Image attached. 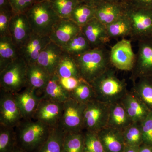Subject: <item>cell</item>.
Here are the masks:
<instances>
[{
    "instance_id": "603a6c76",
    "label": "cell",
    "mask_w": 152,
    "mask_h": 152,
    "mask_svg": "<svg viewBox=\"0 0 152 152\" xmlns=\"http://www.w3.org/2000/svg\"><path fill=\"white\" fill-rule=\"evenodd\" d=\"M132 123L121 101L110 104L107 126L123 132Z\"/></svg>"
},
{
    "instance_id": "f546056e",
    "label": "cell",
    "mask_w": 152,
    "mask_h": 152,
    "mask_svg": "<svg viewBox=\"0 0 152 152\" xmlns=\"http://www.w3.org/2000/svg\"><path fill=\"white\" fill-rule=\"evenodd\" d=\"M96 7L81 2L73 11L70 19L81 28L95 18Z\"/></svg>"
},
{
    "instance_id": "ba28073f",
    "label": "cell",
    "mask_w": 152,
    "mask_h": 152,
    "mask_svg": "<svg viewBox=\"0 0 152 152\" xmlns=\"http://www.w3.org/2000/svg\"><path fill=\"white\" fill-rule=\"evenodd\" d=\"M125 13L132 25V39L138 41L152 37V10L135 8L126 4Z\"/></svg>"
},
{
    "instance_id": "c3c4849f",
    "label": "cell",
    "mask_w": 152,
    "mask_h": 152,
    "mask_svg": "<svg viewBox=\"0 0 152 152\" xmlns=\"http://www.w3.org/2000/svg\"><path fill=\"white\" fill-rule=\"evenodd\" d=\"M127 0H108V1L115 2L125 3Z\"/></svg>"
},
{
    "instance_id": "ab89813d",
    "label": "cell",
    "mask_w": 152,
    "mask_h": 152,
    "mask_svg": "<svg viewBox=\"0 0 152 152\" xmlns=\"http://www.w3.org/2000/svg\"><path fill=\"white\" fill-rule=\"evenodd\" d=\"M14 14L25 13L32 7L35 0H10Z\"/></svg>"
},
{
    "instance_id": "ee69618b",
    "label": "cell",
    "mask_w": 152,
    "mask_h": 152,
    "mask_svg": "<svg viewBox=\"0 0 152 152\" xmlns=\"http://www.w3.org/2000/svg\"><path fill=\"white\" fill-rule=\"evenodd\" d=\"M81 2L85 3L89 5L96 7L101 3L108 1V0H80Z\"/></svg>"
},
{
    "instance_id": "1f68e13d",
    "label": "cell",
    "mask_w": 152,
    "mask_h": 152,
    "mask_svg": "<svg viewBox=\"0 0 152 152\" xmlns=\"http://www.w3.org/2000/svg\"><path fill=\"white\" fill-rule=\"evenodd\" d=\"M134 87V94L145 106L152 108V83L146 77L140 78Z\"/></svg>"
},
{
    "instance_id": "7c38bea8",
    "label": "cell",
    "mask_w": 152,
    "mask_h": 152,
    "mask_svg": "<svg viewBox=\"0 0 152 152\" xmlns=\"http://www.w3.org/2000/svg\"><path fill=\"white\" fill-rule=\"evenodd\" d=\"M63 109V103L41 99L33 118L54 128L58 126Z\"/></svg>"
},
{
    "instance_id": "4fadbf2b",
    "label": "cell",
    "mask_w": 152,
    "mask_h": 152,
    "mask_svg": "<svg viewBox=\"0 0 152 152\" xmlns=\"http://www.w3.org/2000/svg\"><path fill=\"white\" fill-rule=\"evenodd\" d=\"M81 31V28L70 19L60 18L55 24L50 37L51 42L63 48Z\"/></svg>"
},
{
    "instance_id": "d6a6232c",
    "label": "cell",
    "mask_w": 152,
    "mask_h": 152,
    "mask_svg": "<svg viewBox=\"0 0 152 152\" xmlns=\"http://www.w3.org/2000/svg\"><path fill=\"white\" fill-rule=\"evenodd\" d=\"M16 145L15 128L0 125V152H12Z\"/></svg>"
},
{
    "instance_id": "5b68a950",
    "label": "cell",
    "mask_w": 152,
    "mask_h": 152,
    "mask_svg": "<svg viewBox=\"0 0 152 152\" xmlns=\"http://www.w3.org/2000/svg\"><path fill=\"white\" fill-rule=\"evenodd\" d=\"M28 64L20 57L0 72V89L15 94L27 86Z\"/></svg>"
},
{
    "instance_id": "7dc6e473",
    "label": "cell",
    "mask_w": 152,
    "mask_h": 152,
    "mask_svg": "<svg viewBox=\"0 0 152 152\" xmlns=\"http://www.w3.org/2000/svg\"><path fill=\"white\" fill-rule=\"evenodd\" d=\"M12 152H28L26 150L23 149L21 148H20L18 146H16L15 148H14L13 150L12 151Z\"/></svg>"
},
{
    "instance_id": "7402d4cb",
    "label": "cell",
    "mask_w": 152,
    "mask_h": 152,
    "mask_svg": "<svg viewBox=\"0 0 152 152\" xmlns=\"http://www.w3.org/2000/svg\"><path fill=\"white\" fill-rule=\"evenodd\" d=\"M121 102L133 123L142 122L149 113L146 106L134 94H127Z\"/></svg>"
},
{
    "instance_id": "b9f144b4",
    "label": "cell",
    "mask_w": 152,
    "mask_h": 152,
    "mask_svg": "<svg viewBox=\"0 0 152 152\" xmlns=\"http://www.w3.org/2000/svg\"><path fill=\"white\" fill-rule=\"evenodd\" d=\"M81 79L75 77L59 78V80L63 87L68 91L70 92L77 86Z\"/></svg>"
},
{
    "instance_id": "484cf974",
    "label": "cell",
    "mask_w": 152,
    "mask_h": 152,
    "mask_svg": "<svg viewBox=\"0 0 152 152\" xmlns=\"http://www.w3.org/2000/svg\"><path fill=\"white\" fill-rule=\"evenodd\" d=\"M106 27L111 39H122L132 34L130 20L125 13Z\"/></svg>"
},
{
    "instance_id": "74e56055",
    "label": "cell",
    "mask_w": 152,
    "mask_h": 152,
    "mask_svg": "<svg viewBox=\"0 0 152 152\" xmlns=\"http://www.w3.org/2000/svg\"><path fill=\"white\" fill-rule=\"evenodd\" d=\"M140 125L143 141L152 144V112L149 113Z\"/></svg>"
},
{
    "instance_id": "5bb4252c",
    "label": "cell",
    "mask_w": 152,
    "mask_h": 152,
    "mask_svg": "<svg viewBox=\"0 0 152 152\" xmlns=\"http://www.w3.org/2000/svg\"><path fill=\"white\" fill-rule=\"evenodd\" d=\"M51 42L49 36L33 33L28 41L19 49L20 56L28 65L36 64L41 52Z\"/></svg>"
},
{
    "instance_id": "8992f818",
    "label": "cell",
    "mask_w": 152,
    "mask_h": 152,
    "mask_svg": "<svg viewBox=\"0 0 152 152\" xmlns=\"http://www.w3.org/2000/svg\"><path fill=\"white\" fill-rule=\"evenodd\" d=\"M110 106L96 99L87 103L84 113V130L98 133L107 126Z\"/></svg>"
},
{
    "instance_id": "60d3db41",
    "label": "cell",
    "mask_w": 152,
    "mask_h": 152,
    "mask_svg": "<svg viewBox=\"0 0 152 152\" xmlns=\"http://www.w3.org/2000/svg\"><path fill=\"white\" fill-rule=\"evenodd\" d=\"M125 3L135 8L152 10V0H127Z\"/></svg>"
},
{
    "instance_id": "e575fe53",
    "label": "cell",
    "mask_w": 152,
    "mask_h": 152,
    "mask_svg": "<svg viewBox=\"0 0 152 152\" xmlns=\"http://www.w3.org/2000/svg\"><path fill=\"white\" fill-rule=\"evenodd\" d=\"M84 136L83 132L65 133L63 152H83Z\"/></svg>"
},
{
    "instance_id": "6da1fadb",
    "label": "cell",
    "mask_w": 152,
    "mask_h": 152,
    "mask_svg": "<svg viewBox=\"0 0 152 152\" xmlns=\"http://www.w3.org/2000/svg\"><path fill=\"white\" fill-rule=\"evenodd\" d=\"M14 128L17 145L28 152H37L48 139L52 129L33 118L23 119Z\"/></svg>"
},
{
    "instance_id": "d590c367",
    "label": "cell",
    "mask_w": 152,
    "mask_h": 152,
    "mask_svg": "<svg viewBox=\"0 0 152 152\" xmlns=\"http://www.w3.org/2000/svg\"><path fill=\"white\" fill-rule=\"evenodd\" d=\"M126 145L139 146L142 140L141 125L133 123L123 132Z\"/></svg>"
},
{
    "instance_id": "9a60e30c",
    "label": "cell",
    "mask_w": 152,
    "mask_h": 152,
    "mask_svg": "<svg viewBox=\"0 0 152 152\" xmlns=\"http://www.w3.org/2000/svg\"><path fill=\"white\" fill-rule=\"evenodd\" d=\"M9 32L13 42L20 49L33 33L26 14H14L10 22Z\"/></svg>"
},
{
    "instance_id": "bcb514c9",
    "label": "cell",
    "mask_w": 152,
    "mask_h": 152,
    "mask_svg": "<svg viewBox=\"0 0 152 152\" xmlns=\"http://www.w3.org/2000/svg\"><path fill=\"white\" fill-rule=\"evenodd\" d=\"M139 152H152V150L150 147L143 146L140 148Z\"/></svg>"
},
{
    "instance_id": "f35d334b",
    "label": "cell",
    "mask_w": 152,
    "mask_h": 152,
    "mask_svg": "<svg viewBox=\"0 0 152 152\" xmlns=\"http://www.w3.org/2000/svg\"><path fill=\"white\" fill-rule=\"evenodd\" d=\"M14 15L12 11L0 12V37L10 36L9 26Z\"/></svg>"
},
{
    "instance_id": "cb8c5ba5",
    "label": "cell",
    "mask_w": 152,
    "mask_h": 152,
    "mask_svg": "<svg viewBox=\"0 0 152 152\" xmlns=\"http://www.w3.org/2000/svg\"><path fill=\"white\" fill-rule=\"evenodd\" d=\"M70 98V92L61 84L58 76L56 74L52 75L41 99L64 103Z\"/></svg>"
},
{
    "instance_id": "d4e9b609",
    "label": "cell",
    "mask_w": 152,
    "mask_h": 152,
    "mask_svg": "<svg viewBox=\"0 0 152 152\" xmlns=\"http://www.w3.org/2000/svg\"><path fill=\"white\" fill-rule=\"evenodd\" d=\"M20 57L19 49L10 36L0 37V72Z\"/></svg>"
},
{
    "instance_id": "836d02e7",
    "label": "cell",
    "mask_w": 152,
    "mask_h": 152,
    "mask_svg": "<svg viewBox=\"0 0 152 152\" xmlns=\"http://www.w3.org/2000/svg\"><path fill=\"white\" fill-rule=\"evenodd\" d=\"M54 10L60 18H70L73 11L81 2L80 0H49Z\"/></svg>"
},
{
    "instance_id": "7a4b0ae2",
    "label": "cell",
    "mask_w": 152,
    "mask_h": 152,
    "mask_svg": "<svg viewBox=\"0 0 152 152\" xmlns=\"http://www.w3.org/2000/svg\"><path fill=\"white\" fill-rule=\"evenodd\" d=\"M74 58L81 77L90 84L113 66L110 61V51L105 47L91 49Z\"/></svg>"
},
{
    "instance_id": "277c9868",
    "label": "cell",
    "mask_w": 152,
    "mask_h": 152,
    "mask_svg": "<svg viewBox=\"0 0 152 152\" xmlns=\"http://www.w3.org/2000/svg\"><path fill=\"white\" fill-rule=\"evenodd\" d=\"M25 14L33 33L40 35L50 36L54 26L60 19L49 0L35 1Z\"/></svg>"
},
{
    "instance_id": "44dd1931",
    "label": "cell",
    "mask_w": 152,
    "mask_h": 152,
    "mask_svg": "<svg viewBox=\"0 0 152 152\" xmlns=\"http://www.w3.org/2000/svg\"><path fill=\"white\" fill-rule=\"evenodd\" d=\"M97 133L105 152H123L126 144L122 131L107 126Z\"/></svg>"
},
{
    "instance_id": "3957f363",
    "label": "cell",
    "mask_w": 152,
    "mask_h": 152,
    "mask_svg": "<svg viewBox=\"0 0 152 152\" xmlns=\"http://www.w3.org/2000/svg\"><path fill=\"white\" fill-rule=\"evenodd\" d=\"M90 84L94 88L96 99L109 104L120 102L127 94L124 81L117 77L111 67Z\"/></svg>"
},
{
    "instance_id": "30bf717a",
    "label": "cell",
    "mask_w": 152,
    "mask_h": 152,
    "mask_svg": "<svg viewBox=\"0 0 152 152\" xmlns=\"http://www.w3.org/2000/svg\"><path fill=\"white\" fill-rule=\"evenodd\" d=\"M138 50L132 70L133 78L146 77L152 74V36L138 41Z\"/></svg>"
},
{
    "instance_id": "83f0119b",
    "label": "cell",
    "mask_w": 152,
    "mask_h": 152,
    "mask_svg": "<svg viewBox=\"0 0 152 152\" xmlns=\"http://www.w3.org/2000/svg\"><path fill=\"white\" fill-rule=\"evenodd\" d=\"M56 74L59 78H81L75 58L65 52L57 67Z\"/></svg>"
},
{
    "instance_id": "e0dca14e",
    "label": "cell",
    "mask_w": 152,
    "mask_h": 152,
    "mask_svg": "<svg viewBox=\"0 0 152 152\" xmlns=\"http://www.w3.org/2000/svg\"><path fill=\"white\" fill-rule=\"evenodd\" d=\"M13 94L23 118H32L41 98L38 96L34 90L28 87Z\"/></svg>"
},
{
    "instance_id": "7bdbcfd3",
    "label": "cell",
    "mask_w": 152,
    "mask_h": 152,
    "mask_svg": "<svg viewBox=\"0 0 152 152\" xmlns=\"http://www.w3.org/2000/svg\"><path fill=\"white\" fill-rule=\"evenodd\" d=\"M12 11L10 0H0V12Z\"/></svg>"
},
{
    "instance_id": "2e32d148",
    "label": "cell",
    "mask_w": 152,
    "mask_h": 152,
    "mask_svg": "<svg viewBox=\"0 0 152 152\" xmlns=\"http://www.w3.org/2000/svg\"><path fill=\"white\" fill-rule=\"evenodd\" d=\"M81 28L91 49L105 47L110 41L105 26L95 18Z\"/></svg>"
},
{
    "instance_id": "52a82bcc",
    "label": "cell",
    "mask_w": 152,
    "mask_h": 152,
    "mask_svg": "<svg viewBox=\"0 0 152 152\" xmlns=\"http://www.w3.org/2000/svg\"><path fill=\"white\" fill-rule=\"evenodd\" d=\"M86 104L70 98L64 103L58 126L65 133H79L84 130V113Z\"/></svg>"
},
{
    "instance_id": "ffe728a7",
    "label": "cell",
    "mask_w": 152,
    "mask_h": 152,
    "mask_svg": "<svg viewBox=\"0 0 152 152\" xmlns=\"http://www.w3.org/2000/svg\"><path fill=\"white\" fill-rule=\"evenodd\" d=\"M51 75L37 63L28 65L27 86L42 98L44 90Z\"/></svg>"
},
{
    "instance_id": "f1b7e54d",
    "label": "cell",
    "mask_w": 152,
    "mask_h": 152,
    "mask_svg": "<svg viewBox=\"0 0 152 152\" xmlns=\"http://www.w3.org/2000/svg\"><path fill=\"white\" fill-rule=\"evenodd\" d=\"M64 51L76 57L91 49L88 41L81 31L62 48Z\"/></svg>"
},
{
    "instance_id": "9c48e42d",
    "label": "cell",
    "mask_w": 152,
    "mask_h": 152,
    "mask_svg": "<svg viewBox=\"0 0 152 152\" xmlns=\"http://www.w3.org/2000/svg\"><path fill=\"white\" fill-rule=\"evenodd\" d=\"M131 41L124 38L112 47L110 50V61L113 67L124 71L133 70L135 63Z\"/></svg>"
},
{
    "instance_id": "ac0fdd59",
    "label": "cell",
    "mask_w": 152,
    "mask_h": 152,
    "mask_svg": "<svg viewBox=\"0 0 152 152\" xmlns=\"http://www.w3.org/2000/svg\"><path fill=\"white\" fill-rule=\"evenodd\" d=\"M64 53L61 47L51 42L40 54L37 63L52 75L56 74Z\"/></svg>"
},
{
    "instance_id": "8d00e7d4",
    "label": "cell",
    "mask_w": 152,
    "mask_h": 152,
    "mask_svg": "<svg viewBox=\"0 0 152 152\" xmlns=\"http://www.w3.org/2000/svg\"><path fill=\"white\" fill-rule=\"evenodd\" d=\"M83 152H105L98 133L85 131Z\"/></svg>"
},
{
    "instance_id": "8fae6325",
    "label": "cell",
    "mask_w": 152,
    "mask_h": 152,
    "mask_svg": "<svg viewBox=\"0 0 152 152\" xmlns=\"http://www.w3.org/2000/svg\"><path fill=\"white\" fill-rule=\"evenodd\" d=\"M23 119L14 94L0 89V125L15 127Z\"/></svg>"
},
{
    "instance_id": "d6986e66",
    "label": "cell",
    "mask_w": 152,
    "mask_h": 152,
    "mask_svg": "<svg viewBox=\"0 0 152 152\" xmlns=\"http://www.w3.org/2000/svg\"><path fill=\"white\" fill-rule=\"evenodd\" d=\"M95 7V18L106 26L124 14L126 4L106 1Z\"/></svg>"
},
{
    "instance_id": "681fc988",
    "label": "cell",
    "mask_w": 152,
    "mask_h": 152,
    "mask_svg": "<svg viewBox=\"0 0 152 152\" xmlns=\"http://www.w3.org/2000/svg\"><path fill=\"white\" fill-rule=\"evenodd\" d=\"M45 1V0H35V1Z\"/></svg>"
},
{
    "instance_id": "f6af8a7d",
    "label": "cell",
    "mask_w": 152,
    "mask_h": 152,
    "mask_svg": "<svg viewBox=\"0 0 152 152\" xmlns=\"http://www.w3.org/2000/svg\"><path fill=\"white\" fill-rule=\"evenodd\" d=\"M139 146H130L126 145L123 152H139Z\"/></svg>"
},
{
    "instance_id": "4316f807",
    "label": "cell",
    "mask_w": 152,
    "mask_h": 152,
    "mask_svg": "<svg viewBox=\"0 0 152 152\" xmlns=\"http://www.w3.org/2000/svg\"><path fill=\"white\" fill-rule=\"evenodd\" d=\"M65 134L58 126L52 128L48 139L37 152H63Z\"/></svg>"
},
{
    "instance_id": "4dcf8cb0",
    "label": "cell",
    "mask_w": 152,
    "mask_h": 152,
    "mask_svg": "<svg viewBox=\"0 0 152 152\" xmlns=\"http://www.w3.org/2000/svg\"><path fill=\"white\" fill-rule=\"evenodd\" d=\"M71 98L80 103H87L96 99L94 88L91 85L83 79H81L77 86L70 92Z\"/></svg>"
}]
</instances>
